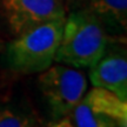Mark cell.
<instances>
[{"label":"cell","instance_id":"1","mask_svg":"<svg viewBox=\"0 0 127 127\" xmlns=\"http://www.w3.org/2000/svg\"><path fill=\"white\" fill-rule=\"evenodd\" d=\"M107 42L100 19L91 12H75L65 18L54 61L74 68H90L106 53Z\"/></svg>","mask_w":127,"mask_h":127},{"label":"cell","instance_id":"6","mask_svg":"<svg viewBox=\"0 0 127 127\" xmlns=\"http://www.w3.org/2000/svg\"><path fill=\"white\" fill-rule=\"evenodd\" d=\"M88 77L94 87L113 92L127 100V60L121 53H105L102 58L90 67Z\"/></svg>","mask_w":127,"mask_h":127},{"label":"cell","instance_id":"7","mask_svg":"<svg viewBox=\"0 0 127 127\" xmlns=\"http://www.w3.org/2000/svg\"><path fill=\"white\" fill-rule=\"evenodd\" d=\"M90 8L98 19L126 28L127 0H90Z\"/></svg>","mask_w":127,"mask_h":127},{"label":"cell","instance_id":"4","mask_svg":"<svg viewBox=\"0 0 127 127\" xmlns=\"http://www.w3.org/2000/svg\"><path fill=\"white\" fill-rule=\"evenodd\" d=\"M68 118L74 127H127V100L93 86Z\"/></svg>","mask_w":127,"mask_h":127},{"label":"cell","instance_id":"3","mask_svg":"<svg viewBox=\"0 0 127 127\" xmlns=\"http://www.w3.org/2000/svg\"><path fill=\"white\" fill-rule=\"evenodd\" d=\"M38 85L53 117H68L87 92V77L80 68L57 64L40 73Z\"/></svg>","mask_w":127,"mask_h":127},{"label":"cell","instance_id":"9","mask_svg":"<svg viewBox=\"0 0 127 127\" xmlns=\"http://www.w3.org/2000/svg\"><path fill=\"white\" fill-rule=\"evenodd\" d=\"M47 127H74V126H73L72 121L69 120V118H68V117H65V118L58 119L55 123L51 124V125H48Z\"/></svg>","mask_w":127,"mask_h":127},{"label":"cell","instance_id":"5","mask_svg":"<svg viewBox=\"0 0 127 127\" xmlns=\"http://www.w3.org/2000/svg\"><path fill=\"white\" fill-rule=\"evenodd\" d=\"M0 11L14 36L38 25L66 18L63 0H0Z\"/></svg>","mask_w":127,"mask_h":127},{"label":"cell","instance_id":"2","mask_svg":"<svg viewBox=\"0 0 127 127\" xmlns=\"http://www.w3.org/2000/svg\"><path fill=\"white\" fill-rule=\"evenodd\" d=\"M65 19L38 25L15 36L7 48L11 69L19 74L44 72L54 61Z\"/></svg>","mask_w":127,"mask_h":127},{"label":"cell","instance_id":"8","mask_svg":"<svg viewBox=\"0 0 127 127\" xmlns=\"http://www.w3.org/2000/svg\"><path fill=\"white\" fill-rule=\"evenodd\" d=\"M0 127H34L31 115L15 109H0Z\"/></svg>","mask_w":127,"mask_h":127}]
</instances>
